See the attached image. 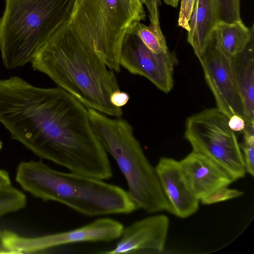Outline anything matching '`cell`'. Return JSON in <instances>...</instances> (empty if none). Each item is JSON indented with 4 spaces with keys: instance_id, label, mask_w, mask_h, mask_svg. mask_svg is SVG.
Here are the masks:
<instances>
[{
    "instance_id": "6da1fadb",
    "label": "cell",
    "mask_w": 254,
    "mask_h": 254,
    "mask_svg": "<svg viewBox=\"0 0 254 254\" xmlns=\"http://www.w3.org/2000/svg\"><path fill=\"white\" fill-rule=\"evenodd\" d=\"M15 127L20 143L38 157L86 176L112 177L88 109L62 88L40 87L29 96L18 110Z\"/></svg>"
},
{
    "instance_id": "7a4b0ae2",
    "label": "cell",
    "mask_w": 254,
    "mask_h": 254,
    "mask_svg": "<svg viewBox=\"0 0 254 254\" xmlns=\"http://www.w3.org/2000/svg\"><path fill=\"white\" fill-rule=\"evenodd\" d=\"M68 20L40 49L31 62L32 68L47 75L87 108L121 117L122 108L110 100L112 94L120 90L114 71L82 43Z\"/></svg>"
},
{
    "instance_id": "3957f363",
    "label": "cell",
    "mask_w": 254,
    "mask_h": 254,
    "mask_svg": "<svg viewBox=\"0 0 254 254\" xmlns=\"http://www.w3.org/2000/svg\"><path fill=\"white\" fill-rule=\"evenodd\" d=\"M15 180L35 197L59 202L85 216L128 214L136 210L123 188L103 180L55 170L41 161L21 162Z\"/></svg>"
},
{
    "instance_id": "277c9868",
    "label": "cell",
    "mask_w": 254,
    "mask_h": 254,
    "mask_svg": "<svg viewBox=\"0 0 254 254\" xmlns=\"http://www.w3.org/2000/svg\"><path fill=\"white\" fill-rule=\"evenodd\" d=\"M88 111L94 132L124 176L136 209L151 214H172L155 168L145 155L131 125L121 117L112 118L92 109Z\"/></svg>"
},
{
    "instance_id": "5b68a950",
    "label": "cell",
    "mask_w": 254,
    "mask_h": 254,
    "mask_svg": "<svg viewBox=\"0 0 254 254\" xmlns=\"http://www.w3.org/2000/svg\"><path fill=\"white\" fill-rule=\"evenodd\" d=\"M76 0H5L0 18V52L8 69L32 61L52 34L68 20Z\"/></svg>"
},
{
    "instance_id": "8992f818",
    "label": "cell",
    "mask_w": 254,
    "mask_h": 254,
    "mask_svg": "<svg viewBox=\"0 0 254 254\" xmlns=\"http://www.w3.org/2000/svg\"><path fill=\"white\" fill-rule=\"evenodd\" d=\"M145 17L141 0H76L68 21L82 43L118 72L126 34Z\"/></svg>"
},
{
    "instance_id": "52a82bcc",
    "label": "cell",
    "mask_w": 254,
    "mask_h": 254,
    "mask_svg": "<svg viewBox=\"0 0 254 254\" xmlns=\"http://www.w3.org/2000/svg\"><path fill=\"white\" fill-rule=\"evenodd\" d=\"M229 119L217 107L205 109L187 119L184 136L192 151L211 160L235 182L244 178L246 171L240 143Z\"/></svg>"
},
{
    "instance_id": "ba28073f",
    "label": "cell",
    "mask_w": 254,
    "mask_h": 254,
    "mask_svg": "<svg viewBox=\"0 0 254 254\" xmlns=\"http://www.w3.org/2000/svg\"><path fill=\"white\" fill-rule=\"evenodd\" d=\"M124 228L116 220L102 218L72 230L36 237H23L5 231L0 241L7 253H33L74 244L114 241L120 237Z\"/></svg>"
},
{
    "instance_id": "9c48e42d",
    "label": "cell",
    "mask_w": 254,
    "mask_h": 254,
    "mask_svg": "<svg viewBox=\"0 0 254 254\" xmlns=\"http://www.w3.org/2000/svg\"><path fill=\"white\" fill-rule=\"evenodd\" d=\"M120 64L131 74L142 76L167 93L174 86V70L178 63L174 52H151L135 34H126L121 48Z\"/></svg>"
},
{
    "instance_id": "30bf717a",
    "label": "cell",
    "mask_w": 254,
    "mask_h": 254,
    "mask_svg": "<svg viewBox=\"0 0 254 254\" xmlns=\"http://www.w3.org/2000/svg\"><path fill=\"white\" fill-rule=\"evenodd\" d=\"M198 60L206 82L215 98L217 108L229 118L236 115L245 120L244 105L230 59L218 50L213 34Z\"/></svg>"
},
{
    "instance_id": "8fae6325",
    "label": "cell",
    "mask_w": 254,
    "mask_h": 254,
    "mask_svg": "<svg viewBox=\"0 0 254 254\" xmlns=\"http://www.w3.org/2000/svg\"><path fill=\"white\" fill-rule=\"evenodd\" d=\"M240 0H196L187 40L198 59L220 22L241 20Z\"/></svg>"
},
{
    "instance_id": "7c38bea8",
    "label": "cell",
    "mask_w": 254,
    "mask_h": 254,
    "mask_svg": "<svg viewBox=\"0 0 254 254\" xmlns=\"http://www.w3.org/2000/svg\"><path fill=\"white\" fill-rule=\"evenodd\" d=\"M169 225V219L164 214L141 219L124 228L115 247L103 253H160L165 247Z\"/></svg>"
},
{
    "instance_id": "4fadbf2b",
    "label": "cell",
    "mask_w": 254,
    "mask_h": 254,
    "mask_svg": "<svg viewBox=\"0 0 254 254\" xmlns=\"http://www.w3.org/2000/svg\"><path fill=\"white\" fill-rule=\"evenodd\" d=\"M155 168L161 188L172 209V214L187 218L198 209L199 200L190 189L179 161L161 157Z\"/></svg>"
},
{
    "instance_id": "5bb4252c",
    "label": "cell",
    "mask_w": 254,
    "mask_h": 254,
    "mask_svg": "<svg viewBox=\"0 0 254 254\" xmlns=\"http://www.w3.org/2000/svg\"><path fill=\"white\" fill-rule=\"evenodd\" d=\"M179 163L187 184L199 200L214 190L234 182L213 161L195 151L192 150Z\"/></svg>"
},
{
    "instance_id": "9a60e30c",
    "label": "cell",
    "mask_w": 254,
    "mask_h": 254,
    "mask_svg": "<svg viewBox=\"0 0 254 254\" xmlns=\"http://www.w3.org/2000/svg\"><path fill=\"white\" fill-rule=\"evenodd\" d=\"M230 61L244 105L246 126H254V36Z\"/></svg>"
},
{
    "instance_id": "2e32d148",
    "label": "cell",
    "mask_w": 254,
    "mask_h": 254,
    "mask_svg": "<svg viewBox=\"0 0 254 254\" xmlns=\"http://www.w3.org/2000/svg\"><path fill=\"white\" fill-rule=\"evenodd\" d=\"M254 34V25L249 28L242 20L232 23L220 22L213 32L217 48L229 59L245 48Z\"/></svg>"
},
{
    "instance_id": "e0dca14e",
    "label": "cell",
    "mask_w": 254,
    "mask_h": 254,
    "mask_svg": "<svg viewBox=\"0 0 254 254\" xmlns=\"http://www.w3.org/2000/svg\"><path fill=\"white\" fill-rule=\"evenodd\" d=\"M130 33L136 35L146 47L154 53H165L169 51L160 25L150 24L147 26L140 22Z\"/></svg>"
},
{
    "instance_id": "ac0fdd59",
    "label": "cell",
    "mask_w": 254,
    "mask_h": 254,
    "mask_svg": "<svg viewBox=\"0 0 254 254\" xmlns=\"http://www.w3.org/2000/svg\"><path fill=\"white\" fill-rule=\"evenodd\" d=\"M26 204L24 194L11 185L0 187V217L24 208Z\"/></svg>"
},
{
    "instance_id": "d6986e66",
    "label": "cell",
    "mask_w": 254,
    "mask_h": 254,
    "mask_svg": "<svg viewBox=\"0 0 254 254\" xmlns=\"http://www.w3.org/2000/svg\"><path fill=\"white\" fill-rule=\"evenodd\" d=\"M240 143L246 173L254 176V127H245Z\"/></svg>"
},
{
    "instance_id": "ffe728a7",
    "label": "cell",
    "mask_w": 254,
    "mask_h": 254,
    "mask_svg": "<svg viewBox=\"0 0 254 254\" xmlns=\"http://www.w3.org/2000/svg\"><path fill=\"white\" fill-rule=\"evenodd\" d=\"M244 192L239 190L229 188L228 186L220 187L199 200L204 205H210L239 197Z\"/></svg>"
},
{
    "instance_id": "44dd1931",
    "label": "cell",
    "mask_w": 254,
    "mask_h": 254,
    "mask_svg": "<svg viewBox=\"0 0 254 254\" xmlns=\"http://www.w3.org/2000/svg\"><path fill=\"white\" fill-rule=\"evenodd\" d=\"M196 0H182L178 18V25L190 30V21L194 9Z\"/></svg>"
},
{
    "instance_id": "7402d4cb",
    "label": "cell",
    "mask_w": 254,
    "mask_h": 254,
    "mask_svg": "<svg viewBox=\"0 0 254 254\" xmlns=\"http://www.w3.org/2000/svg\"><path fill=\"white\" fill-rule=\"evenodd\" d=\"M148 11L150 24L159 26V5L160 0H141Z\"/></svg>"
},
{
    "instance_id": "603a6c76",
    "label": "cell",
    "mask_w": 254,
    "mask_h": 254,
    "mask_svg": "<svg viewBox=\"0 0 254 254\" xmlns=\"http://www.w3.org/2000/svg\"><path fill=\"white\" fill-rule=\"evenodd\" d=\"M129 99V94L121 90L114 92L110 98L111 103L115 106L121 108L127 103Z\"/></svg>"
},
{
    "instance_id": "cb8c5ba5",
    "label": "cell",
    "mask_w": 254,
    "mask_h": 254,
    "mask_svg": "<svg viewBox=\"0 0 254 254\" xmlns=\"http://www.w3.org/2000/svg\"><path fill=\"white\" fill-rule=\"evenodd\" d=\"M230 128L235 132L243 131L246 127L245 119L238 115H233L230 117L228 122Z\"/></svg>"
},
{
    "instance_id": "d4e9b609",
    "label": "cell",
    "mask_w": 254,
    "mask_h": 254,
    "mask_svg": "<svg viewBox=\"0 0 254 254\" xmlns=\"http://www.w3.org/2000/svg\"><path fill=\"white\" fill-rule=\"evenodd\" d=\"M11 185L9 175L4 170H0V187Z\"/></svg>"
},
{
    "instance_id": "484cf974",
    "label": "cell",
    "mask_w": 254,
    "mask_h": 254,
    "mask_svg": "<svg viewBox=\"0 0 254 254\" xmlns=\"http://www.w3.org/2000/svg\"><path fill=\"white\" fill-rule=\"evenodd\" d=\"M180 0H164L165 3L174 7H176Z\"/></svg>"
},
{
    "instance_id": "4316f807",
    "label": "cell",
    "mask_w": 254,
    "mask_h": 254,
    "mask_svg": "<svg viewBox=\"0 0 254 254\" xmlns=\"http://www.w3.org/2000/svg\"><path fill=\"white\" fill-rule=\"evenodd\" d=\"M2 147V143L1 140H0V150L1 149Z\"/></svg>"
},
{
    "instance_id": "83f0119b",
    "label": "cell",
    "mask_w": 254,
    "mask_h": 254,
    "mask_svg": "<svg viewBox=\"0 0 254 254\" xmlns=\"http://www.w3.org/2000/svg\"></svg>"
}]
</instances>
